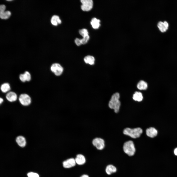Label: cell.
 <instances>
[{"instance_id":"1","label":"cell","mask_w":177,"mask_h":177,"mask_svg":"<svg viewBox=\"0 0 177 177\" xmlns=\"http://www.w3.org/2000/svg\"><path fill=\"white\" fill-rule=\"evenodd\" d=\"M119 98L120 95L118 93H114L112 96L108 103L109 107L113 109L116 113L119 112L120 105V102L119 100Z\"/></svg>"},{"instance_id":"2","label":"cell","mask_w":177,"mask_h":177,"mask_svg":"<svg viewBox=\"0 0 177 177\" xmlns=\"http://www.w3.org/2000/svg\"><path fill=\"white\" fill-rule=\"evenodd\" d=\"M143 132L142 129L139 127L131 129L127 128L123 131V134L133 138H136L140 137Z\"/></svg>"},{"instance_id":"3","label":"cell","mask_w":177,"mask_h":177,"mask_svg":"<svg viewBox=\"0 0 177 177\" xmlns=\"http://www.w3.org/2000/svg\"><path fill=\"white\" fill-rule=\"evenodd\" d=\"M123 148L124 152L130 156L134 155L135 149L133 142L129 140L125 142L124 144Z\"/></svg>"},{"instance_id":"4","label":"cell","mask_w":177,"mask_h":177,"mask_svg":"<svg viewBox=\"0 0 177 177\" xmlns=\"http://www.w3.org/2000/svg\"><path fill=\"white\" fill-rule=\"evenodd\" d=\"M92 145L98 150H102L105 147L104 139L100 137H96L93 138L91 142Z\"/></svg>"},{"instance_id":"5","label":"cell","mask_w":177,"mask_h":177,"mask_svg":"<svg viewBox=\"0 0 177 177\" xmlns=\"http://www.w3.org/2000/svg\"><path fill=\"white\" fill-rule=\"evenodd\" d=\"M18 99L20 103L24 106H28L31 103V97L26 94H21L19 96Z\"/></svg>"},{"instance_id":"6","label":"cell","mask_w":177,"mask_h":177,"mask_svg":"<svg viewBox=\"0 0 177 177\" xmlns=\"http://www.w3.org/2000/svg\"><path fill=\"white\" fill-rule=\"evenodd\" d=\"M82 3L81 6V9L85 11H88L92 8L93 2L92 0H81Z\"/></svg>"},{"instance_id":"7","label":"cell","mask_w":177,"mask_h":177,"mask_svg":"<svg viewBox=\"0 0 177 177\" xmlns=\"http://www.w3.org/2000/svg\"><path fill=\"white\" fill-rule=\"evenodd\" d=\"M51 71L57 76L60 75L62 73L63 69L59 64L55 63L53 64L50 67Z\"/></svg>"},{"instance_id":"8","label":"cell","mask_w":177,"mask_h":177,"mask_svg":"<svg viewBox=\"0 0 177 177\" xmlns=\"http://www.w3.org/2000/svg\"><path fill=\"white\" fill-rule=\"evenodd\" d=\"M76 164L75 159L73 158H70L63 162V167L66 168H71L74 166Z\"/></svg>"},{"instance_id":"9","label":"cell","mask_w":177,"mask_h":177,"mask_svg":"<svg viewBox=\"0 0 177 177\" xmlns=\"http://www.w3.org/2000/svg\"><path fill=\"white\" fill-rule=\"evenodd\" d=\"M16 141L20 147H24L26 145V142L25 138L22 135H19L16 138Z\"/></svg>"},{"instance_id":"10","label":"cell","mask_w":177,"mask_h":177,"mask_svg":"<svg viewBox=\"0 0 177 177\" xmlns=\"http://www.w3.org/2000/svg\"><path fill=\"white\" fill-rule=\"evenodd\" d=\"M6 97L7 100L10 102H13L16 101L17 98L16 93L13 91L8 92L6 94Z\"/></svg>"},{"instance_id":"11","label":"cell","mask_w":177,"mask_h":177,"mask_svg":"<svg viewBox=\"0 0 177 177\" xmlns=\"http://www.w3.org/2000/svg\"><path fill=\"white\" fill-rule=\"evenodd\" d=\"M146 133L147 135L151 138H153L156 136L158 133L157 130L155 128L152 127L147 129Z\"/></svg>"},{"instance_id":"12","label":"cell","mask_w":177,"mask_h":177,"mask_svg":"<svg viewBox=\"0 0 177 177\" xmlns=\"http://www.w3.org/2000/svg\"><path fill=\"white\" fill-rule=\"evenodd\" d=\"M75 159L76 163L79 165L83 164L86 161L85 157L83 155L81 154H77Z\"/></svg>"},{"instance_id":"13","label":"cell","mask_w":177,"mask_h":177,"mask_svg":"<svg viewBox=\"0 0 177 177\" xmlns=\"http://www.w3.org/2000/svg\"><path fill=\"white\" fill-rule=\"evenodd\" d=\"M158 27L161 32H164L166 31L168 29V24L166 21L163 22L160 21L158 23Z\"/></svg>"},{"instance_id":"14","label":"cell","mask_w":177,"mask_h":177,"mask_svg":"<svg viewBox=\"0 0 177 177\" xmlns=\"http://www.w3.org/2000/svg\"><path fill=\"white\" fill-rule=\"evenodd\" d=\"M90 24L94 29H98L100 26V21L96 18H93L90 21Z\"/></svg>"},{"instance_id":"15","label":"cell","mask_w":177,"mask_h":177,"mask_svg":"<svg viewBox=\"0 0 177 177\" xmlns=\"http://www.w3.org/2000/svg\"><path fill=\"white\" fill-rule=\"evenodd\" d=\"M133 98L135 101L140 102L143 100V97L141 93L139 91H136L133 95Z\"/></svg>"},{"instance_id":"16","label":"cell","mask_w":177,"mask_h":177,"mask_svg":"<svg viewBox=\"0 0 177 177\" xmlns=\"http://www.w3.org/2000/svg\"><path fill=\"white\" fill-rule=\"evenodd\" d=\"M51 23L54 26H57L58 24H60L61 21L59 16L57 15H53L51 19Z\"/></svg>"},{"instance_id":"17","label":"cell","mask_w":177,"mask_h":177,"mask_svg":"<svg viewBox=\"0 0 177 177\" xmlns=\"http://www.w3.org/2000/svg\"><path fill=\"white\" fill-rule=\"evenodd\" d=\"M137 87V88L140 90H145L148 88V84L146 82L141 80L138 83Z\"/></svg>"},{"instance_id":"18","label":"cell","mask_w":177,"mask_h":177,"mask_svg":"<svg viewBox=\"0 0 177 177\" xmlns=\"http://www.w3.org/2000/svg\"><path fill=\"white\" fill-rule=\"evenodd\" d=\"M117 171V169L115 167L112 165H109L106 167L105 171L106 173L109 175L115 173Z\"/></svg>"},{"instance_id":"19","label":"cell","mask_w":177,"mask_h":177,"mask_svg":"<svg viewBox=\"0 0 177 177\" xmlns=\"http://www.w3.org/2000/svg\"><path fill=\"white\" fill-rule=\"evenodd\" d=\"M85 62L90 65H93L94 63L95 59L94 57L90 55L86 56L84 59Z\"/></svg>"},{"instance_id":"20","label":"cell","mask_w":177,"mask_h":177,"mask_svg":"<svg viewBox=\"0 0 177 177\" xmlns=\"http://www.w3.org/2000/svg\"><path fill=\"white\" fill-rule=\"evenodd\" d=\"M0 88L1 91L3 93L8 91L11 88L10 85L8 83H4L2 84Z\"/></svg>"},{"instance_id":"21","label":"cell","mask_w":177,"mask_h":177,"mask_svg":"<svg viewBox=\"0 0 177 177\" xmlns=\"http://www.w3.org/2000/svg\"><path fill=\"white\" fill-rule=\"evenodd\" d=\"M11 14V13L9 11H4L0 13V17L1 19H7L9 18Z\"/></svg>"},{"instance_id":"22","label":"cell","mask_w":177,"mask_h":177,"mask_svg":"<svg viewBox=\"0 0 177 177\" xmlns=\"http://www.w3.org/2000/svg\"><path fill=\"white\" fill-rule=\"evenodd\" d=\"M79 33L83 37L88 35V33L87 30L85 29H83L80 30Z\"/></svg>"},{"instance_id":"23","label":"cell","mask_w":177,"mask_h":177,"mask_svg":"<svg viewBox=\"0 0 177 177\" xmlns=\"http://www.w3.org/2000/svg\"><path fill=\"white\" fill-rule=\"evenodd\" d=\"M89 38V35L83 37L82 39H80L82 44H85L87 43Z\"/></svg>"},{"instance_id":"24","label":"cell","mask_w":177,"mask_h":177,"mask_svg":"<svg viewBox=\"0 0 177 177\" xmlns=\"http://www.w3.org/2000/svg\"><path fill=\"white\" fill-rule=\"evenodd\" d=\"M26 81H30L31 79V76L30 73L28 71H26L24 73Z\"/></svg>"},{"instance_id":"25","label":"cell","mask_w":177,"mask_h":177,"mask_svg":"<svg viewBox=\"0 0 177 177\" xmlns=\"http://www.w3.org/2000/svg\"><path fill=\"white\" fill-rule=\"evenodd\" d=\"M27 175L28 177H39V175L38 174L32 172L28 173Z\"/></svg>"},{"instance_id":"26","label":"cell","mask_w":177,"mask_h":177,"mask_svg":"<svg viewBox=\"0 0 177 177\" xmlns=\"http://www.w3.org/2000/svg\"><path fill=\"white\" fill-rule=\"evenodd\" d=\"M20 80L23 82H25L26 81V80L24 74H20L19 76Z\"/></svg>"},{"instance_id":"27","label":"cell","mask_w":177,"mask_h":177,"mask_svg":"<svg viewBox=\"0 0 177 177\" xmlns=\"http://www.w3.org/2000/svg\"><path fill=\"white\" fill-rule=\"evenodd\" d=\"M75 42L77 46H79L82 44L81 42L80 39L77 38L75 40Z\"/></svg>"},{"instance_id":"28","label":"cell","mask_w":177,"mask_h":177,"mask_svg":"<svg viewBox=\"0 0 177 177\" xmlns=\"http://www.w3.org/2000/svg\"><path fill=\"white\" fill-rule=\"evenodd\" d=\"M6 9L5 6L3 5H0V13L4 12Z\"/></svg>"},{"instance_id":"29","label":"cell","mask_w":177,"mask_h":177,"mask_svg":"<svg viewBox=\"0 0 177 177\" xmlns=\"http://www.w3.org/2000/svg\"><path fill=\"white\" fill-rule=\"evenodd\" d=\"M174 154L176 156H177V148L175 149L174 151Z\"/></svg>"},{"instance_id":"30","label":"cell","mask_w":177,"mask_h":177,"mask_svg":"<svg viewBox=\"0 0 177 177\" xmlns=\"http://www.w3.org/2000/svg\"><path fill=\"white\" fill-rule=\"evenodd\" d=\"M80 177H89L87 175L84 174L81 176Z\"/></svg>"},{"instance_id":"31","label":"cell","mask_w":177,"mask_h":177,"mask_svg":"<svg viewBox=\"0 0 177 177\" xmlns=\"http://www.w3.org/2000/svg\"><path fill=\"white\" fill-rule=\"evenodd\" d=\"M0 104H1L3 102V100L2 98H0Z\"/></svg>"},{"instance_id":"32","label":"cell","mask_w":177,"mask_h":177,"mask_svg":"<svg viewBox=\"0 0 177 177\" xmlns=\"http://www.w3.org/2000/svg\"><path fill=\"white\" fill-rule=\"evenodd\" d=\"M7 0V1H12V0Z\"/></svg>"}]
</instances>
